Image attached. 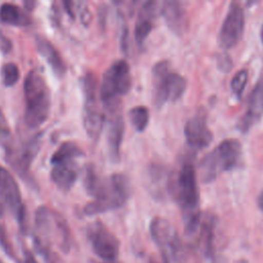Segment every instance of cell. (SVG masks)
I'll use <instances>...</instances> for the list:
<instances>
[{"label": "cell", "instance_id": "cell-12", "mask_svg": "<svg viewBox=\"0 0 263 263\" xmlns=\"http://www.w3.org/2000/svg\"><path fill=\"white\" fill-rule=\"evenodd\" d=\"M0 200L16 218L21 230H26V212L22 202L18 185L12 175L0 165Z\"/></svg>", "mask_w": 263, "mask_h": 263}, {"label": "cell", "instance_id": "cell-2", "mask_svg": "<svg viewBox=\"0 0 263 263\" xmlns=\"http://www.w3.org/2000/svg\"><path fill=\"white\" fill-rule=\"evenodd\" d=\"M52 235L59 248L68 253L71 248L70 231L62 217L53 214L46 206H40L35 213V234L34 243L37 251L46 257L50 251Z\"/></svg>", "mask_w": 263, "mask_h": 263}, {"label": "cell", "instance_id": "cell-7", "mask_svg": "<svg viewBox=\"0 0 263 263\" xmlns=\"http://www.w3.org/2000/svg\"><path fill=\"white\" fill-rule=\"evenodd\" d=\"M154 85V102L157 107L167 102H176L185 92L186 79L175 72H170L168 62L163 60L156 63L152 70Z\"/></svg>", "mask_w": 263, "mask_h": 263}, {"label": "cell", "instance_id": "cell-23", "mask_svg": "<svg viewBox=\"0 0 263 263\" xmlns=\"http://www.w3.org/2000/svg\"><path fill=\"white\" fill-rule=\"evenodd\" d=\"M132 125L137 132H143L149 122V111L145 106H135L128 112Z\"/></svg>", "mask_w": 263, "mask_h": 263}, {"label": "cell", "instance_id": "cell-5", "mask_svg": "<svg viewBox=\"0 0 263 263\" xmlns=\"http://www.w3.org/2000/svg\"><path fill=\"white\" fill-rule=\"evenodd\" d=\"M242 156L240 143L235 139H226L206 153L200 160L198 173L201 182L215 181L221 173L235 168Z\"/></svg>", "mask_w": 263, "mask_h": 263}, {"label": "cell", "instance_id": "cell-17", "mask_svg": "<svg viewBox=\"0 0 263 263\" xmlns=\"http://www.w3.org/2000/svg\"><path fill=\"white\" fill-rule=\"evenodd\" d=\"M157 3L154 1L145 2L138 13V18L135 26V38L139 44H142L153 27V20L156 13Z\"/></svg>", "mask_w": 263, "mask_h": 263}, {"label": "cell", "instance_id": "cell-24", "mask_svg": "<svg viewBox=\"0 0 263 263\" xmlns=\"http://www.w3.org/2000/svg\"><path fill=\"white\" fill-rule=\"evenodd\" d=\"M1 76L4 85L12 86L20 79V69L14 63H5L1 68Z\"/></svg>", "mask_w": 263, "mask_h": 263}, {"label": "cell", "instance_id": "cell-11", "mask_svg": "<svg viewBox=\"0 0 263 263\" xmlns=\"http://www.w3.org/2000/svg\"><path fill=\"white\" fill-rule=\"evenodd\" d=\"M245 23L242 6L238 2H231L218 34V43L221 48L229 49L238 43L245 30Z\"/></svg>", "mask_w": 263, "mask_h": 263}, {"label": "cell", "instance_id": "cell-33", "mask_svg": "<svg viewBox=\"0 0 263 263\" xmlns=\"http://www.w3.org/2000/svg\"><path fill=\"white\" fill-rule=\"evenodd\" d=\"M260 36H261V40H262V44H263V24L261 26V30H260Z\"/></svg>", "mask_w": 263, "mask_h": 263}, {"label": "cell", "instance_id": "cell-31", "mask_svg": "<svg viewBox=\"0 0 263 263\" xmlns=\"http://www.w3.org/2000/svg\"><path fill=\"white\" fill-rule=\"evenodd\" d=\"M2 215H3V203L0 200V218L2 217Z\"/></svg>", "mask_w": 263, "mask_h": 263}, {"label": "cell", "instance_id": "cell-26", "mask_svg": "<svg viewBox=\"0 0 263 263\" xmlns=\"http://www.w3.org/2000/svg\"><path fill=\"white\" fill-rule=\"evenodd\" d=\"M217 65L223 72H228L232 67L231 58L227 53H220L217 58Z\"/></svg>", "mask_w": 263, "mask_h": 263}, {"label": "cell", "instance_id": "cell-37", "mask_svg": "<svg viewBox=\"0 0 263 263\" xmlns=\"http://www.w3.org/2000/svg\"><path fill=\"white\" fill-rule=\"evenodd\" d=\"M0 263H3V262H2V261H0Z\"/></svg>", "mask_w": 263, "mask_h": 263}, {"label": "cell", "instance_id": "cell-9", "mask_svg": "<svg viewBox=\"0 0 263 263\" xmlns=\"http://www.w3.org/2000/svg\"><path fill=\"white\" fill-rule=\"evenodd\" d=\"M84 93V107L82 121L89 138L97 140L103 129L105 116L97 102V82L93 75L86 74L82 81Z\"/></svg>", "mask_w": 263, "mask_h": 263}, {"label": "cell", "instance_id": "cell-22", "mask_svg": "<svg viewBox=\"0 0 263 263\" xmlns=\"http://www.w3.org/2000/svg\"><path fill=\"white\" fill-rule=\"evenodd\" d=\"M0 20L8 25L18 26L27 24V18L21 8L12 3H3L0 6Z\"/></svg>", "mask_w": 263, "mask_h": 263}, {"label": "cell", "instance_id": "cell-16", "mask_svg": "<svg viewBox=\"0 0 263 263\" xmlns=\"http://www.w3.org/2000/svg\"><path fill=\"white\" fill-rule=\"evenodd\" d=\"M35 43L37 50L43 57V59L47 62L52 72L62 77L66 72V64L64 63L60 52L57 48L51 44V42L41 35H37L35 37Z\"/></svg>", "mask_w": 263, "mask_h": 263}, {"label": "cell", "instance_id": "cell-13", "mask_svg": "<svg viewBox=\"0 0 263 263\" xmlns=\"http://www.w3.org/2000/svg\"><path fill=\"white\" fill-rule=\"evenodd\" d=\"M184 135L188 145L193 149H203L211 144L213 134L208 126L206 113L203 108H199L186 121Z\"/></svg>", "mask_w": 263, "mask_h": 263}, {"label": "cell", "instance_id": "cell-20", "mask_svg": "<svg viewBox=\"0 0 263 263\" xmlns=\"http://www.w3.org/2000/svg\"><path fill=\"white\" fill-rule=\"evenodd\" d=\"M149 178L153 188V194L158 198H163L165 196V191L170 188V178L166 170L162 165L154 164L150 167Z\"/></svg>", "mask_w": 263, "mask_h": 263}, {"label": "cell", "instance_id": "cell-4", "mask_svg": "<svg viewBox=\"0 0 263 263\" xmlns=\"http://www.w3.org/2000/svg\"><path fill=\"white\" fill-rule=\"evenodd\" d=\"M93 200L85 204L83 212L87 216L106 213L121 208L129 196V184L122 174H114L100 180L91 194Z\"/></svg>", "mask_w": 263, "mask_h": 263}, {"label": "cell", "instance_id": "cell-19", "mask_svg": "<svg viewBox=\"0 0 263 263\" xmlns=\"http://www.w3.org/2000/svg\"><path fill=\"white\" fill-rule=\"evenodd\" d=\"M124 133V121L121 116L114 117L108 128L107 144L110 153V157L114 161H118L120 158V146Z\"/></svg>", "mask_w": 263, "mask_h": 263}, {"label": "cell", "instance_id": "cell-32", "mask_svg": "<svg viewBox=\"0 0 263 263\" xmlns=\"http://www.w3.org/2000/svg\"><path fill=\"white\" fill-rule=\"evenodd\" d=\"M149 263H159V262H158L155 258H153V257H152V258H150V259H149Z\"/></svg>", "mask_w": 263, "mask_h": 263}, {"label": "cell", "instance_id": "cell-3", "mask_svg": "<svg viewBox=\"0 0 263 263\" xmlns=\"http://www.w3.org/2000/svg\"><path fill=\"white\" fill-rule=\"evenodd\" d=\"M26 101L25 122L31 128L40 126L48 117L50 91L44 77L36 70L30 71L24 82Z\"/></svg>", "mask_w": 263, "mask_h": 263}, {"label": "cell", "instance_id": "cell-10", "mask_svg": "<svg viewBox=\"0 0 263 263\" xmlns=\"http://www.w3.org/2000/svg\"><path fill=\"white\" fill-rule=\"evenodd\" d=\"M86 236L93 253L107 262H113L119 255V240L100 221L88 225Z\"/></svg>", "mask_w": 263, "mask_h": 263}, {"label": "cell", "instance_id": "cell-6", "mask_svg": "<svg viewBox=\"0 0 263 263\" xmlns=\"http://www.w3.org/2000/svg\"><path fill=\"white\" fill-rule=\"evenodd\" d=\"M150 233L160 251L162 263H187L185 247L168 220L154 217L150 222Z\"/></svg>", "mask_w": 263, "mask_h": 263}, {"label": "cell", "instance_id": "cell-18", "mask_svg": "<svg viewBox=\"0 0 263 263\" xmlns=\"http://www.w3.org/2000/svg\"><path fill=\"white\" fill-rule=\"evenodd\" d=\"M50 177L59 189L63 191L70 190L78 177L76 163L53 164Z\"/></svg>", "mask_w": 263, "mask_h": 263}, {"label": "cell", "instance_id": "cell-30", "mask_svg": "<svg viewBox=\"0 0 263 263\" xmlns=\"http://www.w3.org/2000/svg\"><path fill=\"white\" fill-rule=\"evenodd\" d=\"M257 203H258L260 210L263 212V190L260 192V194L257 197Z\"/></svg>", "mask_w": 263, "mask_h": 263}, {"label": "cell", "instance_id": "cell-28", "mask_svg": "<svg viewBox=\"0 0 263 263\" xmlns=\"http://www.w3.org/2000/svg\"><path fill=\"white\" fill-rule=\"evenodd\" d=\"M80 18H81V22L85 26H87L90 23V21H91V13H90L88 7H83V9H82V11L80 13Z\"/></svg>", "mask_w": 263, "mask_h": 263}, {"label": "cell", "instance_id": "cell-36", "mask_svg": "<svg viewBox=\"0 0 263 263\" xmlns=\"http://www.w3.org/2000/svg\"><path fill=\"white\" fill-rule=\"evenodd\" d=\"M93 263H97V262H93ZM107 263H113V262H107Z\"/></svg>", "mask_w": 263, "mask_h": 263}, {"label": "cell", "instance_id": "cell-35", "mask_svg": "<svg viewBox=\"0 0 263 263\" xmlns=\"http://www.w3.org/2000/svg\"><path fill=\"white\" fill-rule=\"evenodd\" d=\"M214 263H223L222 261H220V260H215V262Z\"/></svg>", "mask_w": 263, "mask_h": 263}, {"label": "cell", "instance_id": "cell-14", "mask_svg": "<svg viewBox=\"0 0 263 263\" xmlns=\"http://www.w3.org/2000/svg\"><path fill=\"white\" fill-rule=\"evenodd\" d=\"M263 114V80H259L250 93L248 108L237 122V128L241 133H248Z\"/></svg>", "mask_w": 263, "mask_h": 263}, {"label": "cell", "instance_id": "cell-21", "mask_svg": "<svg viewBox=\"0 0 263 263\" xmlns=\"http://www.w3.org/2000/svg\"><path fill=\"white\" fill-rule=\"evenodd\" d=\"M83 155L80 148L73 142H64L52 154L51 164L76 163V159Z\"/></svg>", "mask_w": 263, "mask_h": 263}, {"label": "cell", "instance_id": "cell-1", "mask_svg": "<svg viewBox=\"0 0 263 263\" xmlns=\"http://www.w3.org/2000/svg\"><path fill=\"white\" fill-rule=\"evenodd\" d=\"M173 194L181 209L184 229L187 235H194L200 225L199 192L197 176L191 162H184L173 184Z\"/></svg>", "mask_w": 263, "mask_h": 263}, {"label": "cell", "instance_id": "cell-25", "mask_svg": "<svg viewBox=\"0 0 263 263\" xmlns=\"http://www.w3.org/2000/svg\"><path fill=\"white\" fill-rule=\"evenodd\" d=\"M248 77H249L248 70L240 69L234 74V76L232 77V79L230 81L231 90L237 99H240V97L245 90V87H246L247 81H248Z\"/></svg>", "mask_w": 263, "mask_h": 263}, {"label": "cell", "instance_id": "cell-34", "mask_svg": "<svg viewBox=\"0 0 263 263\" xmlns=\"http://www.w3.org/2000/svg\"><path fill=\"white\" fill-rule=\"evenodd\" d=\"M236 263H248V261H247V260H243V259H240V260H238Z\"/></svg>", "mask_w": 263, "mask_h": 263}, {"label": "cell", "instance_id": "cell-29", "mask_svg": "<svg viewBox=\"0 0 263 263\" xmlns=\"http://www.w3.org/2000/svg\"><path fill=\"white\" fill-rule=\"evenodd\" d=\"M47 263H62L59 256L55 255L54 253H49L46 257H45Z\"/></svg>", "mask_w": 263, "mask_h": 263}, {"label": "cell", "instance_id": "cell-15", "mask_svg": "<svg viewBox=\"0 0 263 263\" xmlns=\"http://www.w3.org/2000/svg\"><path fill=\"white\" fill-rule=\"evenodd\" d=\"M161 14L172 32L182 36L189 28V17L186 9L178 1H165L161 7Z\"/></svg>", "mask_w": 263, "mask_h": 263}, {"label": "cell", "instance_id": "cell-8", "mask_svg": "<svg viewBox=\"0 0 263 263\" xmlns=\"http://www.w3.org/2000/svg\"><path fill=\"white\" fill-rule=\"evenodd\" d=\"M132 86V75L128 64L124 60L114 62L104 73L100 99L109 109L118 104V99L127 93Z\"/></svg>", "mask_w": 263, "mask_h": 263}, {"label": "cell", "instance_id": "cell-27", "mask_svg": "<svg viewBox=\"0 0 263 263\" xmlns=\"http://www.w3.org/2000/svg\"><path fill=\"white\" fill-rule=\"evenodd\" d=\"M0 48H1V50L3 51V52H8L9 50H10V48H11V42H10V40L7 38V37H5L3 34H2V32L0 31Z\"/></svg>", "mask_w": 263, "mask_h": 263}]
</instances>
